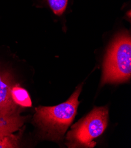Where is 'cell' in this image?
Listing matches in <instances>:
<instances>
[{
  "label": "cell",
  "instance_id": "1",
  "mask_svg": "<svg viewBox=\"0 0 131 148\" xmlns=\"http://www.w3.org/2000/svg\"><path fill=\"white\" fill-rule=\"evenodd\" d=\"M82 87V84L79 85L67 101L61 104L35 109L34 122L41 130L43 138L54 140L63 138L77 114Z\"/></svg>",
  "mask_w": 131,
  "mask_h": 148
},
{
  "label": "cell",
  "instance_id": "2",
  "mask_svg": "<svg viewBox=\"0 0 131 148\" xmlns=\"http://www.w3.org/2000/svg\"><path fill=\"white\" fill-rule=\"evenodd\" d=\"M131 76V39L122 33L113 40L107 52L101 86L128 81Z\"/></svg>",
  "mask_w": 131,
  "mask_h": 148
},
{
  "label": "cell",
  "instance_id": "3",
  "mask_svg": "<svg viewBox=\"0 0 131 148\" xmlns=\"http://www.w3.org/2000/svg\"><path fill=\"white\" fill-rule=\"evenodd\" d=\"M107 107L94 108L88 115L72 126L67 135L68 147H94L92 141L103 134L108 123Z\"/></svg>",
  "mask_w": 131,
  "mask_h": 148
},
{
  "label": "cell",
  "instance_id": "4",
  "mask_svg": "<svg viewBox=\"0 0 131 148\" xmlns=\"http://www.w3.org/2000/svg\"><path fill=\"white\" fill-rule=\"evenodd\" d=\"M14 85V79L10 73H0V117L17 111V105L11 97V89Z\"/></svg>",
  "mask_w": 131,
  "mask_h": 148
},
{
  "label": "cell",
  "instance_id": "5",
  "mask_svg": "<svg viewBox=\"0 0 131 148\" xmlns=\"http://www.w3.org/2000/svg\"><path fill=\"white\" fill-rule=\"evenodd\" d=\"M25 119L24 117L20 116L19 110L0 117V139L18 130L23 125Z\"/></svg>",
  "mask_w": 131,
  "mask_h": 148
},
{
  "label": "cell",
  "instance_id": "6",
  "mask_svg": "<svg viewBox=\"0 0 131 148\" xmlns=\"http://www.w3.org/2000/svg\"><path fill=\"white\" fill-rule=\"evenodd\" d=\"M11 97L17 105L22 107H31L32 101L28 92L18 85H14L11 89Z\"/></svg>",
  "mask_w": 131,
  "mask_h": 148
},
{
  "label": "cell",
  "instance_id": "7",
  "mask_svg": "<svg viewBox=\"0 0 131 148\" xmlns=\"http://www.w3.org/2000/svg\"><path fill=\"white\" fill-rule=\"evenodd\" d=\"M20 135L12 134L6 135L0 139V148L18 147Z\"/></svg>",
  "mask_w": 131,
  "mask_h": 148
},
{
  "label": "cell",
  "instance_id": "8",
  "mask_svg": "<svg viewBox=\"0 0 131 148\" xmlns=\"http://www.w3.org/2000/svg\"><path fill=\"white\" fill-rule=\"evenodd\" d=\"M48 5L56 16H61L67 7L68 0H47Z\"/></svg>",
  "mask_w": 131,
  "mask_h": 148
}]
</instances>
